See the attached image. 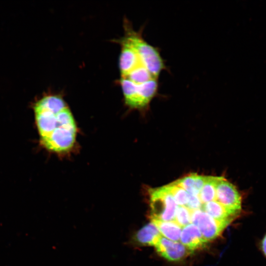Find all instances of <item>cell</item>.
Masks as SVG:
<instances>
[{
    "label": "cell",
    "mask_w": 266,
    "mask_h": 266,
    "mask_svg": "<svg viewBox=\"0 0 266 266\" xmlns=\"http://www.w3.org/2000/svg\"><path fill=\"white\" fill-rule=\"evenodd\" d=\"M42 145L47 150L64 153L74 146L76 125L66 102L59 95L43 97L34 106Z\"/></svg>",
    "instance_id": "obj_1"
},
{
    "label": "cell",
    "mask_w": 266,
    "mask_h": 266,
    "mask_svg": "<svg viewBox=\"0 0 266 266\" xmlns=\"http://www.w3.org/2000/svg\"><path fill=\"white\" fill-rule=\"evenodd\" d=\"M125 34L122 37L135 49L149 72L158 79L166 67L158 49L147 43L140 33L133 31L127 23H125Z\"/></svg>",
    "instance_id": "obj_2"
},
{
    "label": "cell",
    "mask_w": 266,
    "mask_h": 266,
    "mask_svg": "<svg viewBox=\"0 0 266 266\" xmlns=\"http://www.w3.org/2000/svg\"><path fill=\"white\" fill-rule=\"evenodd\" d=\"M150 219L173 221L178 205L164 186L149 192Z\"/></svg>",
    "instance_id": "obj_3"
},
{
    "label": "cell",
    "mask_w": 266,
    "mask_h": 266,
    "mask_svg": "<svg viewBox=\"0 0 266 266\" xmlns=\"http://www.w3.org/2000/svg\"><path fill=\"white\" fill-rule=\"evenodd\" d=\"M191 223L198 228L207 242L217 238L230 225L215 219L201 209L192 211Z\"/></svg>",
    "instance_id": "obj_4"
},
{
    "label": "cell",
    "mask_w": 266,
    "mask_h": 266,
    "mask_svg": "<svg viewBox=\"0 0 266 266\" xmlns=\"http://www.w3.org/2000/svg\"><path fill=\"white\" fill-rule=\"evenodd\" d=\"M216 200L239 215L242 211V197L236 187L220 177L216 187Z\"/></svg>",
    "instance_id": "obj_5"
},
{
    "label": "cell",
    "mask_w": 266,
    "mask_h": 266,
    "mask_svg": "<svg viewBox=\"0 0 266 266\" xmlns=\"http://www.w3.org/2000/svg\"><path fill=\"white\" fill-rule=\"evenodd\" d=\"M157 253L170 261H178L192 252L179 241H174L161 235L154 246Z\"/></svg>",
    "instance_id": "obj_6"
},
{
    "label": "cell",
    "mask_w": 266,
    "mask_h": 266,
    "mask_svg": "<svg viewBox=\"0 0 266 266\" xmlns=\"http://www.w3.org/2000/svg\"><path fill=\"white\" fill-rule=\"evenodd\" d=\"M180 241L192 252L204 247L208 242L198 228L192 223L182 228Z\"/></svg>",
    "instance_id": "obj_7"
},
{
    "label": "cell",
    "mask_w": 266,
    "mask_h": 266,
    "mask_svg": "<svg viewBox=\"0 0 266 266\" xmlns=\"http://www.w3.org/2000/svg\"><path fill=\"white\" fill-rule=\"evenodd\" d=\"M161 235L156 225L150 221L134 233L131 242L139 246H154Z\"/></svg>",
    "instance_id": "obj_8"
},
{
    "label": "cell",
    "mask_w": 266,
    "mask_h": 266,
    "mask_svg": "<svg viewBox=\"0 0 266 266\" xmlns=\"http://www.w3.org/2000/svg\"><path fill=\"white\" fill-rule=\"evenodd\" d=\"M210 216L220 221L229 224L239 215L230 210L216 200H213L202 204V208Z\"/></svg>",
    "instance_id": "obj_9"
},
{
    "label": "cell",
    "mask_w": 266,
    "mask_h": 266,
    "mask_svg": "<svg viewBox=\"0 0 266 266\" xmlns=\"http://www.w3.org/2000/svg\"><path fill=\"white\" fill-rule=\"evenodd\" d=\"M208 176L192 173L172 183L183 188L189 194L199 195Z\"/></svg>",
    "instance_id": "obj_10"
},
{
    "label": "cell",
    "mask_w": 266,
    "mask_h": 266,
    "mask_svg": "<svg viewBox=\"0 0 266 266\" xmlns=\"http://www.w3.org/2000/svg\"><path fill=\"white\" fill-rule=\"evenodd\" d=\"M150 219L151 221L156 225L163 236L172 241H179L180 240L182 229L175 222Z\"/></svg>",
    "instance_id": "obj_11"
},
{
    "label": "cell",
    "mask_w": 266,
    "mask_h": 266,
    "mask_svg": "<svg viewBox=\"0 0 266 266\" xmlns=\"http://www.w3.org/2000/svg\"><path fill=\"white\" fill-rule=\"evenodd\" d=\"M220 177L208 176V179L201 189L199 196L202 203L216 200V187Z\"/></svg>",
    "instance_id": "obj_12"
},
{
    "label": "cell",
    "mask_w": 266,
    "mask_h": 266,
    "mask_svg": "<svg viewBox=\"0 0 266 266\" xmlns=\"http://www.w3.org/2000/svg\"><path fill=\"white\" fill-rule=\"evenodd\" d=\"M164 186L172 195L178 205L186 206L189 200V194L185 190L172 182Z\"/></svg>",
    "instance_id": "obj_13"
},
{
    "label": "cell",
    "mask_w": 266,
    "mask_h": 266,
    "mask_svg": "<svg viewBox=\"0 0 266 266\" xmlns=\"http://www.w3.org/2000/svg\"><path fill=\"white\" fill-rule=\"evenodd\" d=\"M192 211L185 206L178 205L174 219V222L181 228L191 224Z\"/></svg>",
    "instance_id": "obj_14"
},
{
    "label": "cell",
    "mask_w": 266,
    "mask_h": 266,
    "mask_svg": "<svg viewBox=\"0 0 266 266\" xmlns=\"http://www.w3.org/2000/svg\"><path fill=\"white\" fill-rule=\"evenodd\" d=\"M202 203L199 198V195L189 194V200L186 206L191 211H194L202 208Z\"/></svg>",
    "instance_id": "obj_15"
},
{
    "label": "cell",
    "mask_w": 266,
    "mask_h": 266,
    "mask_svg": "<svg viewBox=\"0 0 266 266\" xmlns=\"http://www.w3.org/2000/svg\"><path fill=\"white\" fill-rule=\"evenodd\" d=\"M260 248L263 255L266 259V233L260 241Z\"/></svg>",
    "instance_id": "obj_16"
}]
</instances>
